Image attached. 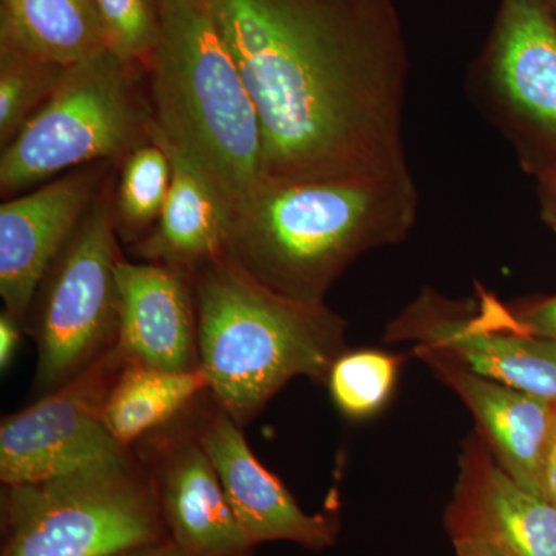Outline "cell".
<instances>
[{"label":"cell","mask_w":556,"mask_h":556,"mask_svg":"<svg viewBox=\"0 0 556 556\" xmlns=\"http://www.w3.org/2000/svg\"><path fill=\"white\" fill-rule=\"evenodd\" d=\"M199 317L200 368L215 404L240 427L289 380L327 383L346 351V321L327 303L283 298L222 257L190 276Z\"/></svg>","instance_id":"3"},{"label":"cell","mask_w":556,"mask_h":556,"mask_svg":"<svg viewBox=\"0 0 556 556\" xmlns=\"http://www.w3.org/2000/svg\"><path fill=\"white\" fill-rule=\"evenodd\" d=\"M142 72L109 50L70 67L53 97L2 149L3 199L89 164H119L152 141Z\"/></svg>","instance_id":"6"},{"label":"cell","mask_w":556,"mask_h":556,"mask_svg":"<svg viewBox=\"0 0 556 556\" xmlns=\"http://www.w3.org/2000/svg\"><path fill=\"white\" fill-rule=\"evenodd\" d=\"M137 556H193L188 552L179 548L177 544L172 543L170 540L163 541V543L153 544V546L141 548Z\"/></svg>","instance_id":"29"},{"label":"cell","mask_w":556,"mask_h":556,"mask_svg":"<svg viewBox=\"0 0 556 556\" xmlns=\"http://www.w3.org/2000/svg\"><path fill=\"white\" fill-rule=\"evenodd\" d=\"M481 298L489 309L508 327L556 342V295L518 305H504L484 292Z\"/></svg>","instance_id":"24"},{"label":"cell","mask_w":556,"mask_h":556,"mask_svg":"<svg viewBox=\"0 0 556 556\" xmlns=\"http://www.w3.org/2000/svg\"><path fill=\"white\" fill-rule=\"evenodd\" d=\"M541 219L556 233V166L536 174Z\"/></svg>","instance_id":"26"},{"label":"cell","mask_w":556,"mask_h":556,"mask_svg":"<svg viewBox=\"0 0 556 556\" xmlns=\"http://www.w3.org/2000/svg\"><path fill=\"white\" fill-rule=\"evenodd\" d=\"M204 2L257 110L262 179L412 174L408 47L393 0Z\"/></svg>","instance_id":"1"},{"label":"cell","mask_w":556,"mask_h":556,"mask_svg":"<svg viewBox=\"0 0 556 556\" xmlns=\"http://www.w3.org/2000/svg\"><path fill=\"white\" fill-rule=\"evenodd\" d=\"M144 463L172 543L193 556H254L257 546L241 529L192 427L161 434Z\"/></svg>","instance_id":"14"},{"label":"cell","mask_w":556,"mask_h":556,"mask_svg":"<svg viewBox=\"0 0 556 556\" xmlns=\"http://www.w3.org/2000/svg\"><path fill=\"white\" fill-rule=\"evenodd\" d=\"M386 342H413L482 378L506 383L556 405V342L501 321L479 295L453 300L422 289L386 331Z\"/></svg>","instance_id":"8"},{"label":"cell","mask_w":556,"mask_h":556,"mask_svg":"<svg viewBox=\"0 0 556 556\" xmlns=\"http://www.w3.org/2000/svg\"><path fill=\"white\" fill-rule=\"evenodd\" d=\"M118 348L126 365L161 371L200 368L199 317L188 274L121 258Z\"/></svg>","instance_id":"15"},{"label":"cell","mask_w":556,"mask_h":556,"mask_svg":"<svg viewBox=\"0 0 556 556\" xmlns=\"http://www.w3.org/2000/svg\"><path fill=\"white\" fill-rule=\"evenodd\" d=\"M419 206L413 174L348 181L260 179L230 212L226 257L283 298L325 303L357 258L407 239Z\"/></svg>","instance_id":"2"},{"label":"cell","mask_w":556,"mask_h":556,"mask_svg":"<svg viewBox=\"0 0 556 556\" xmlns=\"http://www.w3.org/2000/svg\"><path fill=\"white\" fill-rule=\"evenodd\" d=\"M139 551H141V548H139ZM139 551L129 552V554H123V555H118V556H137Z\"/></svg>","instance_id":"31"},{"label":"cell","mask_w":556,"mask_h":556,"mask_svg":"<svg viewBox=\"0 0 556 556\" xmlns=\"http://www.w3.org/2000/svg\"><path fill=\"white\" fill-rule=\"evenodd\" d=\"M94 5L108 33L109 51L148 73L160 40V0H94Z\"/></svg>","instance_id":"23"},{"label":"cell","mask_w":556,"mask_h":556,"mask_svg":"<svg viewBox=\"0 0 556 556\" xmlns=\"http://www.w3.org/2000/svg\"><path fill=\"white\" fill-rule=\"evenodd\" d=\"M159 46L148 73L152 137L211 182L229 217L262 179L254 101L204 0H160Z\"/></svg>","instance_id":"4"},{"label":"cell","mask_w":556,"mask_h":556,"mask_svg":"<svg viewBox=\"0 0 556 556\" xmlns=\"http://www.w3.org/2000/svg\"><path fill=\"white\" fill-rule=\"evenodd\" d=\"M24 332V325L7 311H2L0 314V368L3 372L10 368Z\"/></svg>","instance_id":"25"},{"label":"cell","mask_w":556,"mask_h":556,"mask_svg":"<svg viewBox=\"0 0 556 556\" xmlns=\"http://www.w3.org/2000/svg\"><path fill=\"white\" fill-rule=\"evenodd\" d=\"M548 3H551L552 10H554L556 16V0H548Z\"/></svg>","instance_id":"30"},{"label":"cell","mask_w":556,"mask_h":556,"mask_svg":"<svg viewBox=\"0 0 556 556\" xmlns=\"http://www.w3.org/2000/svg\"><path fill=\"white\" fill-rule=\"evenodd\" d=\"M2 522L0 556H118L169 540L152 473L131 450L5 485Z\"/></svg>","instance_id":"5"},{"label":"cell","mask_w":556,"mask_h":556,"mask_svg":"<svg viewBox=\"0 0 556 556\" xmlns=\"http://www.w3.org/2000/svg\"><path fill=\"white\" fill-rule=\"evenodd\" d=\"M416 354L470 409L477 433L508 477L540 495L544 460L556 427V405L473 375L445 358Z\"/></svg>","instance_id":"16"},{"label":"cell","mask_w":556,"mask_h":556,"mask_svg":"<svg viewBox=\"0 0 556 556\" xmlns=\"http://www.w3.org/2000/svg\"><path fill=\"white\" fill-rule=\"evenodd\" d=\"M116 169L110 161L78 167L0 206V295L25 331L43 277Z\"/></svg>","instance_id":"11"},{"label":"cell","mask_w":556,"mask_h":556,"mask_svg":"<svg viewBox=\"0 0 556 556\" xmlns=\"http://www.w3.org/2000/svg\"><path fill=\"white\" fill-rule=\"evenodd\" d=\"M208 391L203 369L174 372L126 365L110 388L105 427L123 447L159 430Z\"/></svg>","instance_id":"19"},{"label":"cell","mask_w":556,"mask_h":556,"mask_svg":"<svg viewBox=\"0 0 556 556\" xmlns=\"http://www.w3.org/2000/svg\"><path fill=\"white\" fill-rule=\"evenodd\" d=\"M399 365L401 358L383 351H345L329 369L332 401L351 419L376 415L393 393Z\"/></svg>","instance_id":"22"},{"label":"cell","mask_w":556,"mask_h":556,"mask_svg":"<svg viewBox=\"0 0 556 556\" xmlns=\"http://www.w3.org/2000/svg\"><path fill=\"white\" fill-rule=\"evenodd\" d=\"M445 529L504 556H556V507L508 477L478 433L464 444Z\"/></svg>","instance_id":"13"},{"label":"cell","mask_w":556,"mask_h":556,"mask_svg":"<svg viewBox=\"0 0 556 556\" xmlns=\"http://www.w3.org/2000/svg\"><path fill=\"white\" fill-rule=\"evenodd\" d=\"M115 174L43 277L28 314L38 346L35 387L42 396L89 368L118 338L121 257Z\"/></svg>","instance_id":"7"},{"label":"cell","mask_w":556,"mask_h":556,"mask_svg":"<svg viewBox=\"0 0 556 556\" xmlns=\"http://www.w3.org/2000/svg\"><path fill=\"white\" fill-rule=\"evenodd\" d=\"M540 496L556 507V427L548 445L543 475H541Z\"/></svg>","instance_id":"27"},{"label":"cell","mask_w":556,"mask_h":556,"mask_svg":"<svg viewBox=\"0 0 556 556\" xmlns=\"http://www.w3.org/2000/svg\"><path fill=\"white\" fill-rule=\"evenodd\" d=\"M126 367L113 345L89 368L30 407L3 417L0 481H42L127 452L104 422L105 401Z\"/></svg>","instance_id":"9"},{"label":"cell","mask_w":556,"mask_h":556,"mask_svg":"<svg viewBox=\"0 0 556 556\" xmlns=\"http://www.w3.org/2000/svg\"><path fill=\"white\" fill-rule=\"evenodd\" d=\"M201 447L217 470L230 507L251 543L288 541L324 551L338 541L340 522L332 514H306L283 482L249 447L239 424L215 404L192 422Z\"/></svg>","instance_id":"12"},{"label":"cell","mask_w":556,"mask_h":556,"mask_svg":"<svg viewBox=\"0 0 556 556\" xmlns=\"http://www.w3.org/2000/svg\"><path fill=\"white\" fill-rule=\"evenodd\" d=\"M152 139L169 153L172 182L159 222L134 244L135 254L192 276L201 266L225 257L229 212L192 164L161 139Z\"/></svg>","instance_id":"17"},{"label":"cell","mask_w":556,"mask_h":556,"mask_svg":"<svg viewBox=\"0 0 556 556\" xmlns=\"http://www.w3.org/2000/svg\"><path fill=\"white\" fill-rule=\"evenodd\" d=\"M453 547H455L456 556H504L500 551H496L495 547L482 543V541H453Z\"/></svg>","instance_id":"28"},{"label":"cell","mask_w":556,"mask_h":556,"mask_svg":"<svg viewBox=\"0 0 556 556\" xmlns=\"http://www.w3.org/2000/svg\"><path fill=\"white\" fill-rule=\"evenodd\" d=\"M67 70L0 38V148L53 97Z\"/></svg>","instance_id":"21"},{"label":"cell","mask_w":556,"mask_h":556,"mask_svg":"<svg viewBox=\"0 0 556 556\" xmlns=\"http://www.w3.org/2000/svg\"><path fill=\"white\" fill-rule=\"evenodd\" d=\"M479 86L526 166L541 150L555 167L556 16L548 0H503Z\"/></svg>","instance_id":"10"},{"label":"cell","mask_w":556,"mask_h":556,"mask_svg":"<svg viewBox=\"0 0 556 556\" xmlns=\"http://www.w3.org/2000/svg\"><path fill=\"white\" fill-rule=\"evenodd\" d=\"M115 182V225L127 243L144 239L159 222L172 182L167 150L152 139L131 150Z\"/></svg>","instance_id":"20"},{"label":"cell","mask_w":556,"mask_h":556,"mask_svg":"<svg viewBox=\"0 0 556 556\" xmlns=\"http://www.w3.org/2000/svg\"><path fill=\"white\" fill-rule=\"evenodd\" d=\"M0 38L67 68L109 50L94 0H0Z\"/></svg>","instance_id":"18"}]
</instances>
